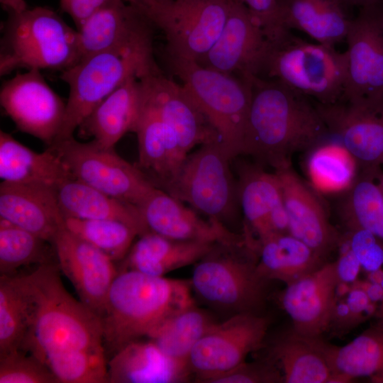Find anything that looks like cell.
Here are the masks:
<instances>
[{
  "label": "cell",
  "instance_id": "f6af8a7d",
  "mask_svg": "<svg viewBox=\"0 0 383 383\" xmlns=\"http://www.w3.org/2000/svg\"><path fill=\"white\" fill-rule=\"evenodd\" d=\"M338 248L340 252L335 262L339 283L353 284L357 281L361 265L343 235Z\"/></svg>",
  "mask_w": 383,
  "mask_h": 383
},
{
  "label": "cell",
  "instance_id": "d6a6232c",
  "mask_svg": "<svg viewBox=\"0 0 383 383\" xmlns=\"http://www.w3.org/2000/svg\"><path fill=\"white\" fill-rule=\"evenodd\" d=\"M285 28L296 29L316 43L335 45L345 40L352 19L343 0H277Z\"/></svg>",
  "mask_w": 383,
  "mask_h": 383
},
{
  "label": "cell",
  "instance_id": "d590c367",
  "mask_svg": "<svg viewBox=\"0 0 383 383\" xmlns=\"http://www.w3.org/2000/svg\"><path fill=\"white\" fill-rule=\"evenodd\" d=\"M305 168L310 186L324 194H343L359 172L356 160L340 142L319 143L311 148Z\"/></svg>",
  "mask_w": 383,
  "mask_h": 383
},
{
  "label": "cell",
  "instance_id": "52a82bcc",
  "mask_svg": "<svg viewBox=\"0 0 383 383\" xmlns=\"http://www.w3.org/2000/svg\"><path fill=\"white\" fill-rule=\"evenodd\" d=\"M160 72L152 50L131 48L96 53L62 71L60 78L69 86V96L53 144L72 137L93 109L128 79Z\"/></svg>",
  "mask_w": 383,
  "mask_h": 383
},
{
  "label": "cell",
  "instance_id": "836d02e7",
  "mask_svg": "<svg viewBox=\"0 0 383 383\" xmlns=\"http://www.w3.org/2000/svg\"><path fill=\"white\" fill-rule=\"evenodd\" d=\"M259 273L288 284L318 268L326 260L289 233H274L258 242Z\"/></svg>",
  "mask_w": 383,
  "mask_h": 383
},
{
  "label": "cell",
  "instance_id": "ffe728a7",
  "mask_svg": "<svg viewBox=\"0 0 383 383\" xmlns=\"http://www.w3.org/2000/svg\"><path fill=\"white\" fill-rule=\"evenodd\" d=\"M148 232L167 238L211 243L241 241L244 235L228 230L222 222L203 220L164 190L155 187L136 206Z\"/></svg>",
  "mask_w": 383,
  "mask_h": 383
},
{
  "label": "cell",
  "instance_id": "9a60e30c",
  "mask_svg": "<svg viewBox=\"0 0 383 383\" xmlns=\"http://www.w3.org/2000/svg\"><path fill=\"white\" fill-rule=\"evenodd\" d=\"M272 43L240 0H229L226 23L214 45L198 63L240 77L259 76Z\"/></svg>",
  "mask_w": 383,
  "mask_h": 383
},
{
  "label": "cell",
  "instance_id": "e575fe53",
  "mask_svg": "<svg viewBox=\"0 0 383 383\" xmlns=\"http://www.w3.org/2000/svg\"><path fill=\"white\" fill-rule=\"evenodd\" d=\"M382 174L359 170L353 185L341 194L338 213L347 232L366 230L383 238Z\"/></svg>",
  "mask_w": 383,
  "mask_h": 383
},
{
  "label": "cell",
  "instance_id": "f1b7e54d",
  "mask_svg": "<svg viewBox=\"0 0 383 383\" xmlns=\"http://www.w3.org/2000/svg\"><path fill=\"white\" fill-rule=\"evenodd\" d=\"M134 133L138 143L137 166L159 187L174 175L187 155L174 133L146 102L145 98Z\"/></svg>",
  "mask_w": 383,
  "mask_h": 383
},
{
  "label": "cell",
  "instance_id": "7c38bea8",
  "mask_svg": "<svg viewBox=\"0 0 383 383\" xmlns=\"http://www.w3.org/2000/svg\"><path fill=\"white\" fill-rule=\"evenodd\" d=\"M270 318L260 312L231 315L215 322L193 348L188 367L198 382L233 370L244 362L248 355L265 345Z\"/></svg>",
  "mask_w": 383,
  "mask_h": 383
},
{
  "label": "cell",
  "instance_id": "ee69618b",
  "mask_svg": "<svg viewBox=\"0 0 383 383\" xmlns=\"http://www.w3.org/2000/svg\"><path fill=\"white\" fill-rule=\"evenodd\" d=\"M249 9L272 44L284 39L289 34L280 16L277 0H240Z\"/></svg>",
  "mask_w": 383,
  "mask_h": 383
},
{
  "label": "cell",
  "instance_id": "44dd1931",
  "mask_svg": "<svg viewBox=\"0 0 383 383\" xmlns=\"http://www.w3.org/2000/svg\"><path fill=\"white\" fill-rule=\"evenodd\" d=\"M288 217V232L322 259L339 247L342 235L331 224L315 190L290 167L275 170Z\"/></svg>",
  "mask_w": 383,
  "mask_h": 383
},
{
  "label": "cell",
  "instance_id": "484cf974",
  "mask_svg": "<svg viewBox=\"0 0 383 383\" xmlns=\"http://www.w3.org/2000/svg\"><path fill=\"white\" fill-rule=\"evenodd\" d=\"M187 365L164 353L151 340L132 341L108 362V382L175 383L188 380Z\"/></svg>",
  "mask_w": 383,
  "mask_h": 383
},
{
  "label": "cell",
  "instance_id": "4316f807",
  "mask_svg": "<svg viewBox=\"0 0 383 383\" xmlns=\"http://www.w3.org/2000/svg\"><path fill=\"white\" fill-rule=\"evenodd\" d=\"M323 340L303 335L291 327L269 344L267 357L281 371L284 383H334Z\"/></svg>",
  "mask_w": 383,
  "mask_h": 383
},
{
  "label": "cell",
  "instance_id": "7a4b0ae2",
  "mask_svg": "<svg viewBox=\"0 0 383 383\" xmlns=\"http://www.w3.org/2000/svg\"><path fill=\"white\" fill-rule=\"evenodd\" d=\"M242 154L275 170L291 166L296 152L311 150L328 133L316 106L278 80L253 75Z\"/></svg>",
  "mask_w": 383,
  "mask_h": 383
},
{
  "label": "cell",
  "instance_id": "e0dca14e",
  "mask_svg": "<svg viewBox=\"0 0 383 383\" xmlns=\"http://www.w3.org/2000/svg\"><path fill=\"white\" fill-rule=\"evenodd\" d=\"M338 284L335 261H327L286 284L279 300L291 318L292 328L311 338H321L328 332L338 299Z\"/></svg>",
  "mask_w": 383,
  "mask_h": 383
},
{
  "label": "cell",
  "instance_id": "f35d334b",
  "mask_svg": "<svg viewBox=\"0 0 383 383\" xmlns=\"http://www.w3.org/2000/svg\"><path fill=\"white\" fill-rule=\"evenodd\" d=\"M48 244L52 243L0 218L1 275H14L23 266L53 262Z\"/></svg>",
  "mask_w": 383,
  "mask_h": 383
},
{
  "label": "cell",
  "instance_id": "bcb514c9",
  "mask_svg": "<svg viewBox=\"0 0 383 383\" xmlns=\"http://www.w3.org/2000/svg\"><path fill=\"white\" fill-rule=\"evenodd\" d=\"M110 0H60L62 11L68 14L77 28L96 10Z\"/></svg>",
  "mask_w": 383,
  "mask_h": 383
},
{
  "label": "cell",
  "instance_id": "d6986e66",
  "mask_svg": "<svg viewBox=\"0 0 383 383\" xmlns=\"http://www.w3.org/2000/svg\"><path fill=\"white\" fill-rule=\"evenodd\" d=\"M52 245L60 270L72 283L80 301L101 318L109 289L118 272L114 262L65 226Z\"/></svg>",
  "mask_w": 383,
  "mask_h": 383
},
{
  "label": "cell",
  "instance_id": "c3c4849f",
  "mask_svg": "<svg viewBox=\"0 0 383 383\" xmlns=\"http://www.w3.org/2000/svg\"><path fill=\"white\" fill-rule=\"evenodd\" d=\"M346 5L357 6L361 8L378 4L379 0H343Z\"/></svg>",
  "mask_w": 383,
  "mask_h": 383
},
{
  "label": "cell",
  "instance_id": "1f68e13d",
  "mask_svg": "<svg viewBox=\"0 0 383 383\" xmlns=\"http://www.w3.org/2000/svg\"><path fill=\"white\" fill-rule=\"evenodd\" d=\"M64 218L112 219L133 227L139 236L148 233L137 207L106 194L74 177L55 189Z\"/></svg>",
  "mask_w": 383,
  "mask_h": 383
},
{
  "label": "cell",
  "instance_id": "f907efd6",
  "mask_svg": "<svg viewBox=\"0 0 383 383\" xmlns=\"http://www.w3.org/2000/svg\"><path fill=\"white\" fill-rule=\"evenodd\" d=\"M379 184H380V187H381L382 190L383 192V174L381 177V178L379 179Z\"/></svg>",
  "mask_w": 383,
  "mask_h": 383
},
{
  "label": "cell",
  "instance_id": "603a6c76",
  "mask_svg": "<svg viewBox=\"0 0 383 383\" xmlns=\"http://www.w3.org/2000/svg\"><path fill=\"white\" fill-rule=\"evenodd\" d=\"M238 194L246 236L258 243L274 233H289L288 217L275 173L267 172L259 165L241 166Z\"/></svg>",
  "mask_w": 383,
  "mask_h": 383
},
{
  "label": "cell",
  "instance_id": "7bdbcfd3",
  "mask_svg": "<svg viewBox=\"0 0 383 383\" xmlns=\"http://www.w3.org/2000/svg\"><path fill=\"white\" fill-rule=\"evenodd\" d=\"M343 236L362 269L370 273L382 268L383 238L366 230L347 232Z\"/></svg>",
  "mask_w": 383,
  "mask_h": 383
},
{
  "label": "cell",
  "instance_id": "4dcf8cb0",
  "mask_svg": "<svg viewBox=\"0 0 383 383\" xmlns=\"http://www.w3.org/2000/svg\"><path fill=\"white\" fill-rule=\"evenodd\" d=\"M215 243L183 241L148 232L131 246L119 270H131L155 277L197 262Z\"/></svg>",
  "mask_w": 383,
  "mask_h": 383
},
{
  "label": "cell",
  "instance_id": "d4e9b609",
  "mask_svg": "<svg viewBox=\"0 0 383 383\" xmlns=\"http://www.w3.org/2000/svg\"><path fill=\"white\" fill-rule=\"evenodd\" d=\"M145 101L141 79L132 77L101 101L79 128L105 148L114 145L128 132H135Z\"/></svg>",
  "mask_w": 383,
  "mask_h": 383
},
{
  "label": "cell",
  "instance_id": "5bb4252c",
  "mask_svg": "<svg viewBox=\"0 0 383 383\" xmlns=\"http://www.w3.org/2000/svg\"><path fill=\"white\" fill-rule=\"evenodd\" d=\"M316 109L329 133L356 160L359 170L380 172L383 165V97L345 99Z\"/></svg>",
  "mask_w": 383,
  "mask_h": 383
},
{
  "label": "cell",
  "instance_id": "816d5d0a",
  "mask_svg": "<svg viewBox=\"0 0 383 383\" xmlns=\"http://www.w3.org/2000/svg\"><path fill=\"white\" fill-rule=\"evenodd\" d=\"M159 1H172V0H159Z\"/></svg>",
  "mask_w": 383,
  "mask_h": 383
},
{
  "label": "cell",
  "instance_id": "ac0fdd59",
  "mask_svg": "<svg viewBox=\"0 0 383 383\" xmlns=\"http://www.w3.org/2000/svg\"><path fill=\"white\" fill-rule=\"evenodd\" d=\"M154 26L137 7L110 0L77 29L79 60L111 50H152Z\"/></svg>",
  "mask_w": 383,
  "mask_h": 383
},
{
  "label": "cell",
  "instance_id": "60d3db41",
  "mask_svg": "<svg viewBox=\"0 0 383 383\" xmlns=\"http://www.w3.org/2000/svg\"><path fill=\"white\" fill-rule=\"evenodd\" d=\"M0 383H59L38 358L21 350L0 354Z\"/></svg>",
  "mask_w": 383,
  "mask_h": 383
},
{
  "label": "cell",
  "instance_id": "5b68a950",
  "mask_svg": "<svg viewBox=\"0 0 383 383\" xmlns=\"http://www.w3.org/2000/svg\"><path fill=\"white\" fill-rule=\"evenodd\" d=\"M9 14L1 38V76L19 68L62 72L79 61L77 30L55 11L37 6Z\"/></svg>",
  "mask_w": 383,
  "mask_h": 383
},
{
  "label": "cell",
  "instance_id": "9c48e42d",
  "mask_svg": "<svg viewBox=\"0 0 383 383\" xmlns=\"http://www.w3.org/2000/svg\"><path fill=\"white\" fill-rule=\"evenodd\" d=\"M231 160L219 141L203 144L189 153L174 175L157 188L162 187L209 219L222 222L233 213L238 199Z\"/></svg>",
  "mask_w": 383,
  "mask_h": 383
},
{
  "label": "cell",
  "instance_id": "f546056e",
  "mask_svg": "<svg viewBox=\"0 0 383 383\" xmlns=\"http://www.w3.org/2000/svg\"><path fill=\"white\" fill-rule=\"evenodd\" d=\"M0 177L2 182L55 188L73 177L52 149L35 152L0 131Z\"/></svg>",
  "mask_w": 383,
  "mask_h": 383
},
{
  "label": "cell",
  "instance_id": "2e32d148",
  "mask_svg": "<svg viewBox=\"0 0 383 383\" xmlns=\"http://www.w3.org/2000/svg\"><path fill=\"white\" fill-rule=\"evenodd\" d=\"M348 69L343 99L383 97V11L361 8L346 36Z\"/></svg>",
  "mask_w": 383,
  "mask_h": 383
},
{
  "label": "cell",
  "instance_id": "4fadbf2b",
  "mask_svg": "<svg viewBox=\"0 0 383 383\" xmlns=\"http://www.w3.org/2000/svg\"><path fill=\"white\" fill-rule=\"evenodd\" d=\"M0 103L17 128L49 146L61 129L66 102L47 83L40 70H28L6 80Z\"/></svg>",
  "mask_w": 383,
  "mask_h": 383
},
{
  "label": "cell",
  "instance_id": "ab89813d",
  "mask_svg": "<svg viewBox=\"0 0 383 383\" xmlns=\"http://www.w3.org/2000/svg\"><path fill=\"white\" fill-rule=\"evenodd\" d=\"M65 227L74 235L92 245L113 262L128 254L133 239L139 233L131 226L112 219L64 218Z\"/></svg>",
  "mask_w": 383,
  "mask_h": 383
},
{
  "label": "cell",
  "instance_id": "7402d4cb",
  "mask_svg": "<svg viewBox=\"0 0 383 383\" xmlns=\"http://www.w3.org/2000/svg\"><path fill=\"white\" fill-rule=\"evenodd\" d=\"M146 102L174 133L187 155L197 145L219 141L216 131L181 84L161 72L141 78Z\"/></svg>",
  "mask_w": 383,
  "mask_h": 383
},
{
  "label": "cell",
  "instance_id": "8fae6325",
  "mask_svg": "<svg viewBox=\"0 0 383 383\" xmlns=\"http://www.w3.org/2000/svg\"><path fill=\"white\" fill-rule=\"evenodd\" d=\"M48 148L59 155L74 178L135 206L155 187L114 148L103 147L94 140L82 143L72 136Z\"/></svg>",
  "mask_w": 383,
  "mask_h": 383
},
{
  "label": "cell",
  "instance_id": "74e56055",
  "mask_svg": "<svg viewBox=\"0 0 383 383\" xmlns=\"http://www.w3.org/2000/svg\"><path fill=\"white\" fill-rule=\"evenodd\" d=\"M30 316V297L22 275H1L0 354L21 350Z\"/></svg>",
  "mask_w": 383,
  "mask_h": 383
},
{
  "label": "cell",
  "instance_id": "277c9868",
  "mask_svg": "<svg viewBox=\"0 0 383 383\" xmlns=\"http://www.w3.org/2000/svg\"><path fill=\"white\" fill-rule=\"evenodd\" d=\"M257 261V249L245 236L237 243H216L196 262L192 290L204 303L231 316L260 312L270 281L259 273Z\"/></svg>",
  "mask_w": 383,
  "mask_h": 383
},
{
  "label": "cell",
  "instance_id": "681fc988",
  "mask_svg": "<svg viewBox=\"0 0 383 383\" xmlns=\"http://www.w3.org/2000/svg\"><path fill=\"white\" fill-rule=\"evenodd\" d=\"M125 2L140 9L146 0H123Z\"/></svg>",
  "mask_w": 383,
  "mask_h": 383
},
{
  "label": "cell",
  "instance_id": "ba28073f",
  "mask_svg": "<svg viewBox=\"0 0 383 383\" xmlns=\"http://www.w3.org/2000/svg\"><path fill=\"white\" fill-rule=\"evenodd\" d=\"M346 52L333 46L311 43L290 33L272 44L263 71L317 104H329L341 99L348 79Z\"/></svg>",
  "mask_w": 383,
  "mask_h": 383
},
{
  "label": "cell",
  "instance_id": "30bf717a",
  "mask_svg": "<svg viewBox=\"0 0 383 383\" xmlns=\"http://www.w3.org/2000/svg\"><path fill=\"white\" fill-rule=\"evenodd\" d=\"M229 0H146L139 9L165 36L168 54L199 62L219 37Z\"/></svg>",
  "mask_w": 383,
  "mask_h": 383
},
{
  "label": "cell",
  "instance_id": "3957f363",
  "mask_svg": "<svg viewBox=\"0 0 383 383\" xmlns=\"http://www.w3.org/2000/svg\"><path fill=\"white\" fill-rule=\"evenodd\" d=\"M190 281L118 270L101 316L104 345L111 356L147 337L173 314L195 305Z\"/></svg>",
  "mask_w": 383,
  "mask_h": 383
},
{
  "label": "cell",
  "instance_id": "8992f818",
  "mask_svg": "<svg viewBox=\"0 0 383 383\" xmlns=\"http://www.w3.org/2000/svg\"><path fill=\"white\" fill-rule=\"evenodd\" d=\"M174 74L194 103L216 131L232 160L243 152L251 101L248 78H237L196 61L169 55Z\"/></svg>",
  "mask_w": 383,
  "mask_h": 383
},
{
  "label": "cell",
  "instance_id": "8d00e7d4",
  "mask_svg": "<svg viewBox=\"0 0 383 383\" xmlns=\"http://www.w3.org/2000/svg\"><path fill=\"white\" fill-rule=\"evenodd\" d=\"M215 323L195 305L170 316L147 336L170 357L188 366L194 345Z\"/></svg>",
  "mask_w": 383,
  "mask_h": 383
},
{
  "label": "cell",
  "instance_id": "6da1fadb",
  "mask_svg": "<svg viewBox=\"0 0 383 383\" xmlns=\"http://www.w3.org/2000/svg\"><path fill=\"white\" fill-rule=\"evenodd\" d=\"M58 263L22 274L30 302L21 351L44 363L60 383L108 382V362L99 315L65 288Z\"/></svg>",
  "mask_w": 383,
  "mask_h": 383
},
{
  "label": "cell",
  "instance_id": "b9f144b4",
  "mask_svg": "<svg viewBox=\"0 0 383 383\" xmlns=\"http://www.w3.org/2000/svg\"><path fill=\"white\" fill-rule=\"evenodd\" d=\"M206 383H284V379L275 363L266 357L255 362L245 361Z\"/></svg>",
  "mask_w": 383,
  "mask_h": 383
},
{
  "label": "cell",
  "instance_id": "cb8c5ba5",
  "mask_svg": "<svg viewBox=\"0 0 383 383\" xmlns=\"http://www.w3.org/2000/svg\"><path fill=\"white\" fill-rule=\"evenodd\" d=\"M0 218L52 244L65 226L55 188L1 182Z\"/></svg>",
  "mask_w": 383,
  "mask_h": 383
},
{
  "label": "cell",
  "instance_id": "83f0119b",
  "mask_svg": "<svg viewBox=\"0 0 383 383\" xmlns=\"http://www.w3.org/2000/svg\"><path fill=\"white\" fill-rule=\"evenodd\" d=\"M350 343L338 346L323 340V348L334 374V383L368 377L383 383V312Z\"/></svg>",
  "mask_w": 383,
  "mask_h": 383
},
{
  "label": "cell",
  "instance_id": "7dc6e473",
  "mask_svg": "<svg viewBox=\"0 0 383 383\" xmlns=\"http://www.w3.org/2000/svg\"><path fill=\"white\" fill-rule=\"evenodd\" d=\"M0 3L9 13H21L28 9L25 0H0Z\"/></svg>",
  "mask_w": 383,
  "mask_h": 383
}]
</instances>
